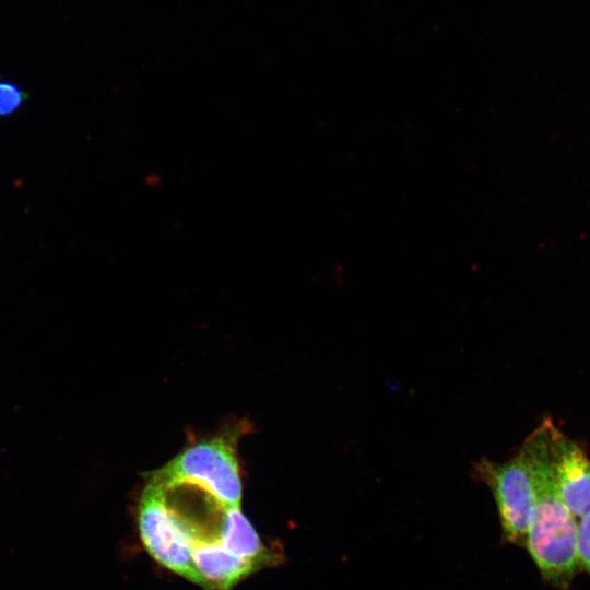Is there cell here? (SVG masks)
Instances as JSON below:
<instances>
[{"label":"cell","instance_id":"6da1fadb","mask_svg":"<svg viewBox=\"0 0 590 590\" xmlns=\"http://www.w3.org/2000/svg\"><path fill=\"white\" fill-rule=\"evenodd\" d=\"M550 418L523 442L535 483V505L524 548L544 581L567 590L579 571L578 520L558 495L550 451Z\"/></svg>","mask_w":590,"mask_h":590},{"label":"cell","instance_id":"7a4b0ae2","mask_svg":"<svg viewBox=\"0 0 590 590\" xmlns=\"http://www.w3.org/2000/svg\"><path fill=\"white\" fill-rule=\"evenodd\" d=\"M247 428L248 424L237 422L188 441L165 465L149 472L146 483L163 488L189 485L223 508H240L243 482L237 447Z\"/></svg>","mask_w":590,"mask_h":590},{"label":"cell","instance_id":"3957f363","mask_svg":"<svg viewBox=\"0 0 590 590\" xmlns=\"http://www.w3.org/2000/svg\"><path fill=\"white\" fill-rule=\"evenodd\" d=\"M138 526L146 551L156 562L201 587L192 558L196 536L168 505L162 487L146 483L139 502Z\"/></svg>","mask_w":590,"mask_h":590},{"label":"cell","instance_id":"277c9868","mask_svg":"<svg viewBox=\"0 0 590 590\" xmlns=\"http://www.w3.org/2000/svg\"><path fill=\"white\" fill-rule=\"evenodd\" d=\"M474 471L493 494L503 540L523 547L535 505L534 475L528 453L521 447L506 462L481 459Z\"/></svg>","mask_w":590,"mask_h":590},{"label":"cell","instance_id":"5b68a950","mask_svg":"<svg viewBox=\"0 0 590 590\" xmlns=\"http://www.w3.org/2000/svg\"><path fill=\"white\" fill-rule=\"evenodd\" d=\"M553 476L559 497L579 520L590 511V460L552 422L548 430Z\"/></svg>","mask_w":590,"mask_h":590},{"label":"cell","instance_id":"8992f818","mask_svg":"<svg viewBox=\"0 0 590 590\" xmlns=\"http://www.w3.org/2000/svg\"><path fill=\"white\" fill-rule=\"evenodd\" d=\"M193 564L205 590H232L259 567L223 547L217 540H197Z\"/></svg>","mask_w":590,"mask_h":590},{"label":"cell","instance_id":"52a82bcc","mask_svg":"<svg viewBox=\"0 0 590 590\" xmlns=\"http://www.w3.org/2000/svg\"><path fill=\"white\" fill-rule=\"evenodd\" d=\"M216 540L228 552L253 563L259 569L276 562L278 556L263 544L253 526L238 507L226 508L223 511Z\"/></svg>","mask_w":590,"mask_h":590},{"label":"cell","instance_id":"ba28073f","mask_svg":"<svg viewBox=\"0 0 590 590\" xmlns=\"http://www.w3.org/2000/svg\"><path fill=\"white\" fill-rule=\"evenodd\" d=\"M27 98V93L16 83L0 81V117L5 118L17 113Z\"/></svg>","mask_w":590,"mask_h":590},{"label":"cell","instance_id":"9c48e42d","mask_svg":"<svg viewBox=\"0 0 590 590\" xmlns=\"http://www.w3.org/2000/svg\"><path fill=\"white\" fill-rule=\"evenodd\" d=\"M577 551L580 568L590 575V511L578 520Z\"/></svg>","mask_w":590,"mask_h":590}]
</instances>
